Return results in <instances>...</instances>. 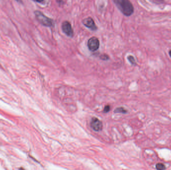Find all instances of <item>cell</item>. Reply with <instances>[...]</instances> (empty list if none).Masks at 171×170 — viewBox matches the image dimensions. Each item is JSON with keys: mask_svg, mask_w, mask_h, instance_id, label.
I'll use <instances>...</instances> for the list:
<instances>
[{"mask_svg": "<svg viewBox=\"0 0 171 170\" xmlns=\"http://www.w3.org/2000/svg\"><path fill=\"white\" fill-rule=\"evenodd\" d=\"M119 10L124 16H130L134 12V8L130 0H113Z\"/></svg>", "mask_w": 171, "mask_h": 170, "instance_id": "obj_1", "label": "cell"}, {"mask_svg": "<svg viewBox=\"0 0 171 170\" xmlns=\"http://www.w3.org/2000/svg\"><path fill=\"white\" fill-rule=\"evenodd\" d=\"M35 18L38 22L43 26L46 27H53L55 26V22L52 18L46 16L40 11H34Z\"/></svg>", "mask_w": 171, "mask_h": 170, "instance_id": "obj_2", "label": "cell"}, {"mask_svg": "<svg viewBox=\"0 0 171 170\" xmlns=\"http://www.w3.org/2000/svg\"><path fill=\"white\" fill-rule=\"evenodd\" d=\"M100 41L98 38L92 37L88 40L87 46L89 51L92 52H95L98 50L100 47Z\"/></svg>", "mask_w": 171, "mask_h": 170, "instance_id": "obj_3", "label": "cell"}, {"mask_svg": "<svg viewBox=\"0 0 171 170\" xmlns=\"http://www.w3.org/2000/svg\"><path fill=\"white\" fill-rule=\"evenodd\" d=\"M62 30L63 32L67 37L73 38L74 35V32L71 23L68 21L65 20L62 22L61 26Z\"/></svg>", "mask_w": 171, "mask_h": 170, "instance_id": "obj_4", "label": "cell"}, {"mask_svg": "<svg viewBox=\"0 0 171 170\" xmlns=\"http://www.w3.org/2000/svg\"><path fill=\"white\" fill-rule=\"evenodd\" d=\"M82 24L84 26L92 31H96L98 30V26H96L95 21L93 18L90 16L84 18L83 20H82Z\"/></svg>", "mask_w": 171, "mask_h": 170, "instance_id": "obj_5", "label": "cell"}, {"mask_svg": "<svg viewBox=\"0 0 171 170\" xmlns=\"http://www.w3.org/2000/svg\"><path fill=\"white\" fill-rule=\"evenodd\" d=\"M90 125L92 129L95 131H100L103 129L102 122L97 118H92Z\"/></svg>", "mask_w": 171, "mask_h": 170, "instance_id": "obj_6", "label": "cell"}, {"mask_svg": "<svg viewBox=\"0 0 171 170\" xmlns=\"http://www.w3.org/2000/svg\"><path fill=\"white\" fill-rule=\"evenodd\" d=\"M115 113H126L127 112V110L125 109L124 108L121 107H118L116 108L115 110Z\"/></svg>", "mask_w": 171, "mask_h": 170, "instance_id": "obj_7", "label": "cell"}, {"mask_svg": "<svg viewBox=\"0 0 171 170\" xmlns=\"http://www.w3.org/2000/svg\"><path fill=\"white\" fill-rule=\"evenodd\" d=\"M156 169L158 170H163L166 169V167L162 163H158L156 166Z\"/></svg>", "mask_w": 171, "mask_h": 170, "instance_id": "obj_8", "label": "cell"}, {"mask_svg": "<svg viewBox=\"0 0 171 170\" xmlns=\"http://www.w3.org/2000/svg\"><path fill=\"white\" fill-rule=\"evenodd\" d=\"M128 61H130V63L132 64V65H135L136 64V61H135V59L134 57L132 55H129L128 57Z\"/></svg>", "mask_w": 171, "mask_h": 170, "instance_id": "obj_9", "label": "cell"}, {"mask_svg": "<svg viewBox=\"0 0 171 170\" xmlns=\"http://www.w3.org/2000/svg\"><path fill=\"white\" fill-rule=\"evenodd\" d=\"M99 57H100V59H101L103 61H108L110 59L109 55L107 54H102V55H100Z\"/></svg>", "mask_w": 171, "mask_h": 170, "instance_id": "obj_10", "label": "cell"}, {"mask_svg": "<svg viewBox=\"0 0 171 170\" xmlns=\"http://www.w3.org/2000/svg\"><path fill=\"white\" fill-rule=\"evenodd\" d=\"M111 109L110 105H106L104 108V113H108V112Z\"/></svg>", "mask_w": 171, "mask_h": 170, "instance_id": "obj_11", "label": "cell"}, {"mask_svg": "<svg viewBox=\"0 0 171 170\" xmlns=\"http://www.w3.org/2000/svg\"><path fill=\"white\" fill-rule=\"evenodd\" d=\"M56 2L59 5H63L64 4L63 0H56Z\"/></svg>", "mask_w": 171, "mask_h": 170, "instance_id": "obj_12", "label": "cell"}, {"mask_svg": "<svg viewBox=\"0 0 171 170\" xmlns=\"http://www.w3.org/2000/svg\"><path fill=\"white\" fill-rule=\"evenodd\" d=\"M32 1H33L35 2L38 3H42L43 2H44L45 0H32Z\"/></svg>", "mask_w": 171, "mask_h": 170, "instance_id": "obj_13", "label": "cell"}, {"mask_svg": "<svg viewBox=\"0 0 171 170\" xmlns=\"http://www.w3.org/2000/svg\"><path fill=\"white\" fill-rule=\"evenodd\" d=\"M17 2L21 3H22V0H16Z\"/></svg>", "mask_w": 171, "mask_h": 170, "instance_id": "obj_14", "label": "cell"}, {"mask_svg": "<svg viewBox=\"0 0 171 170\" xmlns=\"http://www.w3.org/2000/svg\"><path fill=\"white\" fill-rule=\"evenodd\" d=\"M169 55H170V56L171 57V50H170V51H169Z\"/></svg>", "mask_w": 171, "mask_h": 170, "instance_id": "obj_15", "label": "cell"}]
</instances>
